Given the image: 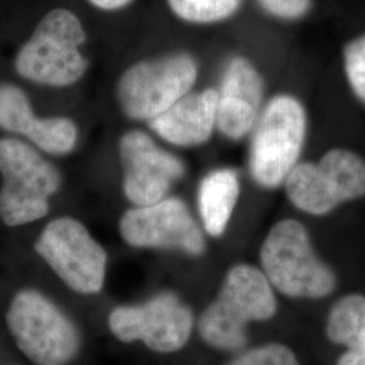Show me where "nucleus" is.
<instances>
[{
    "label": "nucleus",
    "instance_id": "obj_16",
    "mask_svg": "<svg viewBox=\"0 0 365 365\" xmlns=\"http://www.w3.org/2000/svg\"><path fill=\"white\" fill-rule=\"evenodd\" d=\"M327 339L348 346L337 365H365V297L352 294L331 307L327 322Z\"/></svg>",
    "mask_w": 365,
    "mask_h": 365
},
{
    "label": "nucleus",
    "instance_id": "obj_21",
    "mask_svg": "<svg viewBox=\"0 0 365 365\" xmlns=\"http://www.w3.org/2000/svg\"><path fill=\"white\" fill-rule=\"evenodd\" d=\"M227 365H299V363L286 345L267 344L242 353Z\"/></svg>",
    "mask_w": 365,
    "mask_h": 365
},
{
    "label": "nucleus",
    "instance_id": "obj_6",
    "mask_svg": "<svg viewBox=\"0 0 365 365\" xmlns=\"http://www.w3.org/2000/svg\"><path fill=\"white\" fill-rule=\"evenodd\" d=\"M0 173V218L7 226H22L48 214L61 176L37 149L16 138H1Z\"/></svg>",
    "mask_w": 365,
    "mask_h": 365
},
{
    "label": "nucleus",
    "instance_id": "obj_5",
    "mask_svg": "<svg viewBox=\"0 0 365 365\" xmlns=\"http://www.w3.org/2000/svg\"><path fill=\"white\" fill-rule=\"evenodd\" d=\"M199 63L185 51L148 57L128 66L118 78L117 101L134 120H152L192 91Z\"/></svg>",
    "mask_w": 365,
    "mask_h": 365
},
{
    "label": "nucleus",
    "instance_id": "obj_4",
    "mask_svg": "<svg viewBox=\"0 0 365 365\" xmlns=\"http://www.w3.org/2000/svg\"><path fill=\"white\" fill-rule=\"evenodd\" d=\"M262 274L272 287L297 299H322L336 288L334 272L314 252L306 227L295 220L277 222L260 249Z\"/></svg>",
    "mask_w": 365,
    "mask_h": 365
},
{
    "label": "nucleus",
    "instance_id": "obj_13",
    "mask_svg": "<svg viewBox=\"0 0 365 365\" xmlns=\"http://www.w3.org/2000/svg\"><path fill=\"white\" fill-rule=\"evenodd\" d=\"M0 129L21 134L41 150L63 156L78 144L76 123L66 117H37L29 95L11 83H0Z\"/></svg>",
    "mask_w": 365,
    "mask_h": 365
},
{
    "label": "nucleus",
    "instance_id": "obj_22",
    "mask_svg": "<svg viewBox=\"0 0 365 365\" xmlns=\"http://www.w3.org/2000/svg\"><path fill=\"white\" fill-rule=\"evenodd\" d=\"M261 10L280 21H298L310 13L313 0H257Z\"/></svg>",
    "mask_w": 365,
    "mask_h": 365
},
{
    "label": "nucleus",
    "instance_id": "obj_3",
    "mask_svg": "<svg viewBox=\"0 0 365 365\" xmlns=\"http://www.w3.org/2000/svg\"><path fill=\"white\" fill-rule=\"evenodd\" d=\"M307 134V113L291 93H277L261 110L249 149V170L262 188L283 185L299 163Z\"/></svg>",
    "mask_w": 365,
    "mask_h": 365
},
{
    "label": "nucleus",
    "instance_id": "obj_14",
    "mask_svg": "<svg viewBox=\"0 0 365 365\" xmlns=\"http://www.w3.org/2000/svg\"><path fill=\"white\" fill-rule=\"evenodd\" d=\"M217 88L191 91L149 120V128L175 146L192 148L206 144L217 129Z\"/></svg>",
    "mask_w": 365,
    "mask_h": 365
},
{
    "label": "nucleus",
    "instance_id": "obj_2",
    "mask_svg": "<svg viewBox=\"0 0 365 365\" xmlns=\"http://www.w3.org/2000/svg\"><path fill=\"white\" fill-rule=\"evenodd\" d=\"M276 310L274 288L262 271L238 264L226 274L217 299L202 314L199 334L211 348L235 352L248 342V324L268 321Z\"/></svg>",
    "mask_w": 365,
    "mask_h": 365
},
{
    "label": "nucleus",
    "instance_id": "obj_10",
    "mask_svg": "<svg viewBox=\"0 0 365 365\" xmlns=\"http://www.w3.org/2000/svg\"><path fill=\"white\" fill-rule=\"evenodd\" d=\"M122 238L135 248H173L199 256L205 237L185 203L164 197L155 205L128 210L119 223Z\"/></svg>",
    "mask_w": 365,
    "mask_h": 365
},
{
    "label": "nucleus",
    "instance_id": "obj_9",
    "mask_svg": "<svg viewBox=\"0 0 365 365\" xmlns=\"http://www.w3.org/2000/svg\"><path fill=\"white\" fill-rule=\"evenodd\" d=\"M192 327V312L170 292L141 306L117 307L108 317V327L119 341H141L158 353L180 351L191 337Z\"/></svg>",
    "mask_w": 365,
    "mask_h": 365
},
{
    "label": "nucleus",
    "instance_id": "obj_20",
    "mask_svg": "<svg viewBox=\"0 0 365 365\" xmlns=\"http://www.w3.org/2000/svg\"><path fill=\"white\" fill-rule=\"evenodd\" d=\"M342 66L351 90L365 106V33L346 42L342 49Z\"/></svg>",
    "mask_w": 365,
    "mask_h": 365
},
{
    "label": "nucleus",
    "instance_id": "obj_1",
    "mask_svg": "<svg viewBox=\"0 0 365 365\" xmlns=\"http://www.w3.org/2000/svg\"><path fill=\"white\" fill-rule=\"evenodd\" d=\"M87 30L76 13L56 7L45 14L14 60L16 73L52 88L78 84L90 69L84 53Z\"/></svg>",
    "mask_w": 365,
    "mask_h": 365
},
{
    "label": "nucleus",
    "instance_id": "obj_17",
    "mask_svg": "<svg viewBox=\"0 0 365 365\" xmlns=\"http://www.w3.org/2000/svg\"><path fill=\"white\" fill-rule=\"evenodd\" d=\"M283 185L288 200L306 214L322 217L341 205L317 163H298Z\"/></svg>",
    "mask_w": 365,
    "mask_h": 365
},
{
    "label": "nucleus",
    "instance_id": "obj_12",
    "mask_svg": "<svg viewBox=\"0 0 365 365\" xmlns=\"http://www.w3.org/2000/svg\"><path fill=\"white\" fill-rule=\"evenodd\" d=\"M217 93V129L233 141L248 135L264 107L265 81L259 68L245 56L230 57Z\"/></svg>",
    "mask_w": 365,
    "mask_h": 365
},
{
    "label": "nucleus",
    "instance_id": "obj_15",
    "mask_svg": "<svg viewBox=\"0 0 365 365\" xmlns=\"http://www.w3.org/2000/svg\"><path fill=\"white\" fill-rule=\"evenodd\" d=\"M240 196V179L235 170L220 168L207 173L199 185L197 205L205 230L221 237L233 215Z\"/></svg>",
    "mask_w": 365,
    "mask_h": 365
},
{
    "label": "nucleus",
    "instance_id": "obj_23",
    "mask_svg": "<svg viewBox=\"0 0 365 365\" xmlns=\"http://www.w3.org/2000/svg\"><path fill=\"white\" fill-rule=\"evenodd\" d=\"M86 1L99 11L118 13L130 7L135 0H86Z\"/></svg>",
    "mask_w": 365,
    "mask_h": 365
},
{
    "label": "nucleus",
    "instance_id": "obj_18",
    "mask_svg": "<svg viewBox=\"0 0 365 365\" xmlns=\"http://www.w3.org/2000/svg\"><path fill=\"white\" fill-rule=\"evenodd\" d=\"M317 164L339 203L365 196V160L356 152L334 148L327 150Z\"/></svg>",
    "mask_w": 365,
    "mask_h": 365
},
{
    "label": "nucleus",
    "instance_id": "obj_7",
    "mask_svg": "<svg viewBox=\"0 0 365 365\" xmlns=\"http://www.w3.org/2000/svg\"><path fill=\"white\" fill-rule=\"evenodd\" d=\"M6 319L18 348L34 364L66 365L78 354V329L36 289L19 291Z\"/></svg>",
    "mask_w": 365,
    "mask_h": 365
},
{
    "label": "nucleus",
    "instance_id": "obj_19",
    "mask_svg": "<svg viewBox=\"0 0 365 365\" xmlns=\"http://www.w3.org/2000/svg\"><path fill=\"white\" fill-rule=\"evenodd\" d=\"M179 21L195 26H210L232 19L244 0H165Z\"/></svg>",
    "mask_w": 365,
    "mask_h": 365
},
{
    "label": "nucleus",
    "instance_id": "obj_8",
    "mask_svg": "<svg viewBox=\"0 0 365 365\" xmlns=\"http://www.w3.org/2000/svg\"><path fill=\"white\" fill-rule=\"evenodd\" d=\"M34 248L75 292L90 295L99 292L105 286V249L76 220L58 218L46 225Z\"/></svg>",
    "mask_w": 365,
    "mask_h": 365
},
{
    "label": "nucleus",
    "instance_id": "obj_11",
    "mask_svg": "<svg viewBox=\"0 0 365 365\" xmlns=\"http://www.w3.org/2000/svg\"><path fill=\"white\" fill-rule=\"evenodd\" d=\"M119 157L123 167V192L137 207L163 200L172 184L185 173L179 157L160 148L141 130L128 131L120 137Z\"/></svg>",
    "mask_w": 365,
    "mask_h": 365
}]
</instances>
